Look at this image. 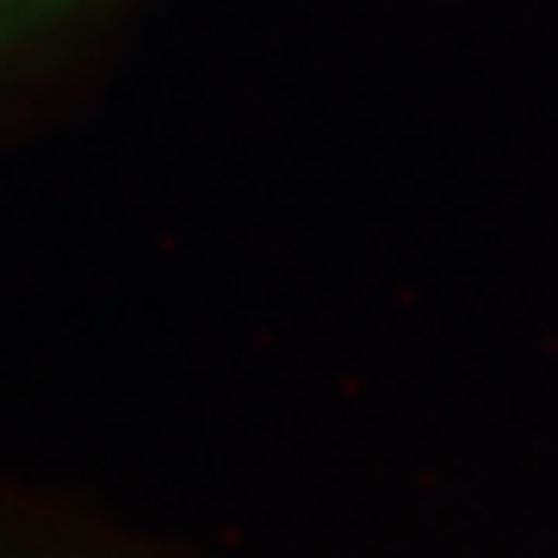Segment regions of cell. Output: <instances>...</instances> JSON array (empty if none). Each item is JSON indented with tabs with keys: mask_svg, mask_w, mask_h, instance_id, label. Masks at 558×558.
Listing matches in <instances>:
<instances>
[{
	"mask_svg": "<svg viewBox=\"0 0 558 558\" xmlns=\"http://www.w3.org/2000/svg\"><path fill=\"white\" fill-rule=\"evenodd\" d=\"M69 0H0V50L7 44H20L32 25H44L50 13H62Z\"/></svg>",
	"mask_w": 558,
	"mask_h": 558,
	"instance_id": "obj_1",
	"label": "cell"
}]
</instances>
